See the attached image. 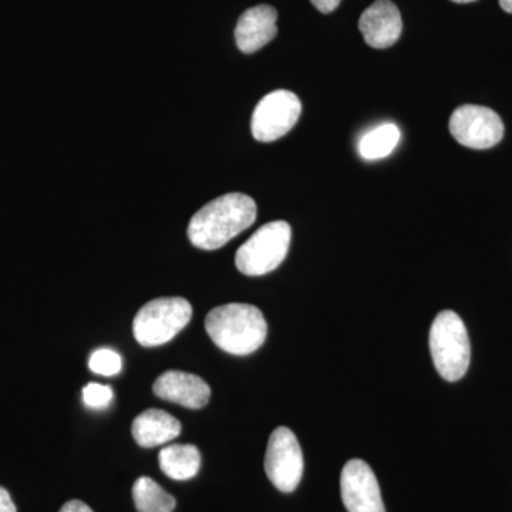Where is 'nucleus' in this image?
<instances>
[{"label":"nucleus","mask_w":512,"mask_h":512,"mask_svg":"<svg viewBox=\"0 0 512 512\" xmlns=\"http://www.w3.org/2000/svg\"><path fill=\"white\" fill-rule=\"evenodd\" d=\"M180 421L164 410L148 409L133 421L131 433L140 447L153 448L177 439L181 434Z\"/></svg>","instance_id":"nucleus-13"},{"label":"nucleus","mask_w":512,"mask_h":512,"mask_svg":"<svg viewBox=\"0 0 512 512\" xmlns=\"http://www.w3.org/2000/svg\"><path fill=\"white\" fill-rule=\"evenodd\" d=\"M276 19L278 12L272 6L259 5L245 10L235 29L238 49L251 55L268 45L278 35Z\"/></svg>","instance_id":"nucleus-12"},{"label":"nucleus","mask_w":512,"mask_h":512,"mask_svg":"<svg viewBox=\"0 0 512 512\" xmlns=\"http://www.w3.org/2000/svg\"><path fill=\"white\" fill-rule=\"evenodd\" d=\"M359 29L367 45L387 49L402 36V15L390 0H377L360 16Z\"/></svg>","instance_id":"nucleus-10"},{"label":"nucleus","mask_w":512,"mask_h":512,"mask_svg":"<svg viewBox=\"0 0 512 512\" xmlns=\"http://www.w3.org/2000/svg\"><path fill=\"white\" fill-rule=\"evenodd\" d=\"M256 220V204L249 195L231 192L201 208L188 225L194 247L214 251L251 227Z\"/></svg>","instance_id":"nucleus-1"},{"label":"nucleus","mask_w":512,"mask_h":512,"mask_svg":"<svg viewBox=\"0 0 512 512\" xmlns=\"http://www.w3.org/2000/svg\"><path fill=\"white\" fill-rule=\"evenodd\" d=\"M265 471L269 481L282 493H292L303 476V453L295 433L278 427L266 448Z\"/></svg>","instance_id":"nucleus-7"},{"label":"nucleus","mask_w":512,"mask_h":512,"mask_svg":"<svg viewBox=\"0 0 512 512\" xmlns=\"http://www.w3.org/2000/svg\"><path fill=\"white\" fill-rule=\"evenodd\" d=\"M448 127L454 140L473 150H487L497 146L504 137L501 117L488 107L474 104L458 107Z\"/></svg>","instance_id":"nucleus-8"},{"label":"nucleus","mask_w":512,"mask_h":512,"mask_svg":"<svg viewBox=\"0 0 512 512\" xmlns=\"http://www.w3.org/2000/svg\"><path fill=\"white\" fill-rule=\"evenodd\" d=\"M154 394L167 402L180 404L187 409H201L210 402L211 389L200 376L170 370L158 376L153 386Z\"/></svg>","instance_id":"nucleus-11"},{"label":"nucleus","mask_w":512,"mask_h":512,"mask_svg":"<svg viewBox=\"0 0 512 512\" xmlns=\"http://www.w3.org/2000/svg\"><path fill=\"white\" fill-rule=\"evenodd\" d=\"M0 512H18L10 494L3 487H0Z\"/></svg>","instance_id":"nucleus-20"},{"label":"nucleus","mask_w":512,"mask_h":512,"mask_svg":"<svg viewBox=\"0 0 512 512\" xmlns=\"http://www.w3.org/2000/svg\"><path fill=\"white\" fill-rule=\"evenodd\" d=\"M500 6L507 13H512V0H500Z\"/></svg>","instance_id":"nucleus-22"},{"label":"nucleus","mask_w":512,"mask_h":512,"mask_svg":"<svg viewBox=\"0 0 512 512\" xmlns=\"http://www.w3.org/2000/svg\"><path fill=\"white\" fill-rule=\"evenodd\" d=\"M191 318L192 306L187 299H154L146 303L134 318V338L144 348H156L173 340Z\"/></svg>","instance_id":"nucleus-4"},{"label":"nucleus","mask_w":512,"mask_h":512,"mask_svg":"<svg viewBox=\"0 0 512 512\" xmlns=\"http://www.w3.org/2000/svg\"><path fill=\"white\" fill-rule=\"evenodd\" d=\"M311 2L319 12L326 13V15H328V13L335 12V10L338 9L342 0H311Z\"/></svg>","instance_id":"nucleus-19"},{"label":"nucleus","mask_w":512,"mask_h":512,"mask_svg":"<svg viewBox=\"0 0 512 512\" xmlns=\"http://www.w3.org/2000/svg\"><path fill=\"white\" fill-rule=\"evenodd\" d=\"M83 402L90 409H106L113 402V390L104 384H86L83 389Z\"/></svg>","instance_id":"nucleus-18"},{"label":"nucleus","mask_w":512,"mask_h":512,"mask_svg":"<svg viewBox=\"0 0 512 512\" xmlns=\"http://www.w3.org/2000/svg\"><path fill=\"white\" fill-rule=\"evenodd\" d=\"M301 113V100L295 93L276 90L266 94L252 114V136L261 143L279 140L295 127Z\"/></svg>","instance_id":"nucleus-6"},{"label":"nucleus","mask_w":512,"mask_h":512,"mask_svg":"<svg viewBox=\"0 0 512 512\" xmlns=\"http://www.w3.org/2000/svg\"><path fill=\"white\" fill-rule=\"evenodd\" d=\"M400 141V128L393 123L375 127L362 137L359 143L360 156L375 161L390 156Z\"/></svg>","instance_id":"nucleus-15"},{"label":"nucleus","mask_w":512,"mask_h":512,"mask_svg":"<svg viewBox=\"0 0 512 512\" xmlns=\"http://www.w3.org/2000/svg\"><path fill=\"white\" fill-rule=\"evenodd\" d=\"M212 342L229 355L247 356L264 345L268 325L262 312L247 303H229L212 309L205 319Z\"/></svg>","instance_id":"nucleus-2"},{"label":"nucleus","mask_w":512,"mask_h":512,"mask_svg":"<svg viewBox=\"0 0 512 512\" xmlns=\"http://www.w3.org/2000/svg\"><path fill=\"white\" fill-rule=\"evenodd\" d=\"M134 504L138 512H173L175 498L165 493L150 477H140L133 485Z\"/></svg>","instance_id":"nucleus-16"},{"label":"nucleus","mask_w":512,"mask_h":512,"mask_svg":"<svg viewBox=\"0 0 512 512\" xmlns=\"http://www.w3.org/2000/svg\"><path fill=\"white\" fill-rule=\"evenodd\" d=\"M158 463L165 476L177 481L197 476L201 467V453L192 444H173L158 454Z\"/></svg>","instance_id":"nucleus-14"},{"label":"nucleus","mask_w":512,"mask_h":512,"mask_svg":"<svg viewBox=\"0 0 512 512\" xmlns=\"http://www.w3.org/2000/svg\"><path fill=\"white\" fill-rule=\"evenodd\" d=\"M291 238L292 228L288 222L265 224L238 249L235 255L238 271L248 276H261L275 271L288 255Z\"/></svg>","instance_id":"nucleus-5"},{"label":"nucleus","mask_w":512,"mask_h":512,"mask_svg":"<svg viewBox=\"0 0 512 512\" xmlns=\"http://www.w3.org/2000/svg\"><path fill=\"white\" fill-rule=\"evenodd\" d=\"M60 512H93V510L89 505L84 504L83 501L72 500L64 504Z\"/></svg>","instance_id":"nucleus-21"},{"label":"nucleus","mask_w":512,"mask_h":512,"mask_svg":"<svg viewBox=\"0 0 512 512\" xmlns=\"http://www.w3.org/2000/svg\"><path fill=\"white\" fill-rule=\"evenodd\" d=\"M340 494L348 512H386L375 473L363 460H350L340 476Z\"/></svg>","instance_id":"nucleus-9"},{"label":"nucleus","mask_w":512,"mask_h":512,"mask_svg":"<svg viewBox=\"0 0 512 512\" xmlns=\"http://www.w3.org/2000/svg\"><path fill=\"white\" fill-rule=\"evenodd\" d=\"M89 367L100 376H114L123 369V359L119 353L111 349H99L90 356Z\"/></svg>","instance_id":"nucleus-17"},{"label":"nucleus","mask_w":512,"mask_h":512,"mask_svg":"<svg viewBox=\"0 0 512 512\" xmlns=\"http://www.w3.org/2000/svg\"><path fill=\"white\" fill-rule=\"evenodd\" d=\"M451 2H454V3H461V5H463V3L476 2V0H451Z\"/></svg>","instance_id":"nucleus-23"},{"label":"nucleus","mask_w":512,"mask_h":512,"mask_svg":"<svg viewBox=\"0 0 512 512\" xmlns=\"http://www.w3.org/2000/svg\"><path fill=\"white\" fill-rule=\"evenodd\" d=\"M430 350L437 372L447 382L466 375L471 360L470 339L463 319L453 311H443L430 329Z\"/></svg>","instance_id":"nucleus-3"}]
</instances>
